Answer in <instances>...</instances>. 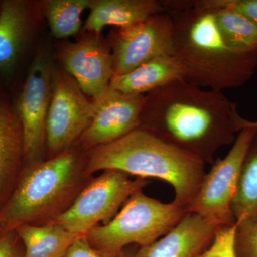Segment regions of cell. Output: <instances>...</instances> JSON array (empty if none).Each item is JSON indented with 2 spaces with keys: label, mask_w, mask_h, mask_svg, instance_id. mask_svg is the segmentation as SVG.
Wrapping results in <instances>:
<instances>
[{
  "label": "cell",
  "mask_w": 257,
  "mask_h": 257,
  "mask_svg": "<svg viewBox=\"0 0 257 257\" xmlns=\"http://www.w3.org/2000/svg\"><path fill=\"white\" fill-rule=\"evenodd\" d=\"M184 79V69L175 56H161L127 74L113 76L110 87L125 94L145 95Z\"/></svg>",
  "instance_id": "e0dca14e"
},
{
  "label": "cell",
  "mask_w": 257,
  "mask_h": 257,
  "mask_svg": "<svg viewBox=\"0 0 257 257\" xmlns=\"http://www.w3.org/2000/svg\"><path fill=\"white\" fill-rule=\"evenodd\" d=\"M95 106L73 77L55 68L46 121V143L52 157L67 151L90 126Z\"/></svg>",
  "instance_id": "9c48e42d"
},
{
  "label": "cell",
  "mask_w": 257,
  "mask_h": 257,
  "mask_svg": "<svg viewBox=\"0 0 257 257\" xmlns=\"http://www.w3.org/2000/svg\"><path fill=\"white\" fill-rule=\"evenodd\" d=\"M231 211L236 222L257 212V132L241 166Z\"/></svg>",
  "instance_id": "d6986e66"
},
{
  "label": "cell",
  "mask_w": 257,
  "mask_h": 257,
  "mask_svg": "<svg viewBox=\"0 0 257 257\" xmlns=\"http://www.w3.org/2000/svg\"><path fill=\"white\" fill-rule=\"evenodd\" d=\"M57 58L82 92L92 99L110 87L114 75L112 57L110 45L101 33L86 32L77 41L62 44Z\"/></svg>",
  "instance_id": "8fae6325"
},
{
  "label": "cell",
  "mask_w": 257,
  "mask_h": 257,
  "mask_svg": "<svg viewBox=\"0 0 257 257\" xmlns=\"http://www.w3.org/2000/svg\"><path fill=\"white\" fill-rule=\"evenodd\" d=\"M246 126H251V127L257 128V121H249V120L243 118L242 122H241V130L246 127Z\"/></svg>",
  "instance_id": "4316f807"
},
{
  "label": "cell",
  "mask_w": 257,
  "mask_h": 257,
  "mask_svg": "<svg viewBox=\"0 0 257 257\" xmlns=\"http://www.w3.org/2000/svg\"><path fill=\"white\" fill-rule=\"evenodd\" d=\"M109 45L113 76L127 74L156 57L174 55L173 20L169 13H162L127 28H116Z\"/></svg>",
  "instance_id": "30bf717a"
},
{
  "label": "cell",
  "mask_w": 257,
  "mask_h": 257,
  "mask_svg": "<svg viewBox=\"0 0 257 257\" xmlns=\"http://www.w3.org/2000/svg\"><path fill=\"white\" fill-rule=\"evenodd\" d=\"M212 10L219 28L231 47L240 52H257L256 22L231 10Z\"/></svg>",
  "instance_id": "44dd1931"
},
{
  "label": "cell",
  "mask_w": 257,
  "mask_h": 257,
  "mask_svg": "<svg viewBox=\"0 0 257 257\" xmlns=\"http://www.w3.org/2000/svg\"><path fill=\"white\" fill-rule=\"evenodd\" d=\"M78 173V157L68 150L26 165L0 209V235L21 225L53 220L75 190Z\"/></svg>",
  "instance_id": "277c9868"
},
{
  "label": "cell",
  "mask_w": 257,
  "mask_h": 257,
  "mask_svg": "<svg viewBox=\"0 0 257 257\" xmlns=\"http://www.w3.org/2000/svg\"><path fill=\"white\" fill-rule=\"evenodd\" d=\"M136 253L125 249L116 253L99 251L89 244L85 236H82L74 241L64 257H136Z\"/></svg>",
  "instance_id": "d4e9b609"
},
{
  "label": "cell",
  "mask_w": 257,
  "mask_h": 257,
  "mask_svg": "<svg viewBox=\"0 0 257 257\" xmlns=\"http://www.w3.org/2000/svg\"><path fill=\"white\" fill-rule=\"evenodd\" d=\"M235 249L237 257H257V212L236 221Z\"/></svg>",
  "instance_id": "7402d4cb"
},
{
  "label": "cell",
  "mask_w": 257,
  "mask_h": 257,
  "mask_svg": "<svg viewBox=\"0 0 257 257\" xmlns=\"http://www.w3.org/2000/svg\"><path fill=\"white\" fill-rule=\"evenodd\" d=\"M145 95L125 94L109 87L99 97L92 99L95 114L89 128L78 140L89 150L113 143L138 130Z\"/></svg>",
  "instance_id": "7c38bea8"
},
{
  "label": "cell",
  "mask_w": 257,
  "mask_h": 257,
  "mask_svg": "<svg viewBox=\"0 0 257 257\" xmlns=\"http://www.w3.org/2000/svg\"><path fill=\"white\" fill-rule=\"evenodd\" d=\"M236 224L218 230L209 246L197 257H237L235 249Z\"/></svg>",
  "instance_id": "603a6c76"
},
{
  "label": "cell",
  "mask_w": 257,
  "mask_h": 257,
  "mask_svg": "<svg viewBox=\"0 0 257 257\" xmlns=\"http://www.w3.org/2000/svg\"><path fill=\"white\" fill-rule=\"evenodd\" d=\"M222 226L187 211L168 233L155 242L140 247L136 257H197L209 246Z\"/></svg>",
  "instance_id": "4fadbf2b"
},
{
  "label": "cell",
  "mask_w": 257,
  "mask_h": 257,
  "mask_svg": "<svg viewBox=\"0 0 257 257\" xmlns=\"http://www.w3.org/2000/svg\"><path fill=\"white\" fill-rule=\"evenodd\" d=\"M84 30L101 33L107 26L127 28L152 15L166 13L163 1L158 0H92Z\"/></svg>",
  "instance_id": "2e32d148"
},
{
  "label": "cell",
  "mask_w": 257,
  "mask_h": 257,
  "mask_svg": "<svg viewBox=\"0 0 257 257\" xmlns=\"http://www.w3.org/2000/svg\"><path fill=\"white\" fill-rule=\"evenodd\" d=\"M257 128L246 126L239 132L233 146L223 159L214 161L187 211L215 221L221 226L236 224L231 211L241 166Z\"/></svg>",
  "instance_id": "52a82bcc"
},
{
  "label": "cell",
  "mask_w": 257,
  "mask_h": 257,
  "mask_svg": "<svg viewBox=\"0 0 257 257\" xmlns=\"http://www.w3.org/2000/svg\"><path fill=\"white\" fill-rule=\"evenodd\" d=\"M243 118L222 92L179 80L145 94L140 128L212 165L234 143Z\"/></svg>",
  "instance_id": "6da1fadb"
},
{
  "label": "cell",
  "mask_w": 257,
  "mask_h": 257,
  "mask_svg": "<svg viewBox=\"0 0 257 257\" xmlns=\"http://www.w3.org/2000/svg\"><path fill=\"white\" fill-rule=\"evenodd\" d=\"M202 8L231 10L257 23V0H194Z\"/></svg>",
  "instance_id": "cb8c5ba5"
},
{
  "label": "cell",
  "mask_w": 257,
  "mask_h": 257,
  "mask_svg": "<svg viewBox=\"0 0 257 257\" xmlns=\"http://www.w3.org/2000/svg\"><path fill=\"white\" fill-rule=\"evenodd\" d=\"M25 246L23 257H64L79 236L49 221L42 226L23 224L15 229Z\"/></svg>",
  "instance_id": "ac0fdd59"
},
{
  "label": "cell",
  "mask_w": 257,
  "mask_h": 257,
  "mask_svg": "<svg viewBox=\"0 0 257 257\" xmlns=\"http://www.w3.org/2000/svg\"><path fill=\"white\" fill-rule=\"evenodd\" d=\"M25 163L21 121L16 109L0 96V209L8 199Z\"/></svg>",
  "instance_id": "9a60e30c"
},
{
  "label": "cell",
  "mask_w": 257,
  "mask_h": 257,
  "mask_svg": "<svg viewBox=\"0 0 257 257\" xmlns=\"http://www.w3.org/2000/svg\"><path fill=\"white\" fill-rule=\"evenodd\" d=\"M203 161L139 128L126 136L94 147L87 153L84 173L118 170L140 178H157L175 189L174 202L188 207L206 175Z\"/></svg>",
  "instance_id": "3957f363"
},
{
  "label": "cell",
  "mask_w": 257,
  "mask_h": 257,
  "mask_svg": "<svg viewBox=\"0 0 257 257\" xmlns=\"http://www.w3.org/2000/svg\"><path fill=\"white\" fill-rule=\"evenodd\" d=\"M148 184L145 179H132L121 171H104L79 193L70 207L51 221L77 236H85L100 221L105 224L111 221L128 198Z\"/></svg>",
  "instance_id": "8992f818"
},
{
  "label": "cell",
  "mask_w": 257,
  "mask_h": 257,
  "mask_svg": "<svg viewBox=\"0 0 257 257\" xmlns=\"http://www.w3.org/2000/svg\"><path fill=\"white\" fill-rule=\"evenodd\" d=\"M92 0H48L44 2L43 12L52 36L68 38L82 28V14Z\"/></svg>",
  "instance_id": "ffe728a7"
},
{
  "label": "cell",
  "mask_w": 257,
  "mask_h": 257,
  "mask_svg": "<svg viewBox=\"0 0 257 257\" xmlns=\"http://www.w3.org/2000/svg\"><path fill=\"white\" fill-rule=\"evenodd\" d=\"M187 212L174 201L162 202L138 191L111 221L96 225L85 237L93 248L104 252H119L131 244L143 247L168 233Z\"/></svg>",
  "instance_id": "5b68a950"
},
{
  "label": "cell",
  "mask_w": 257,
  "mask_h": 257,
  "mask_svg": "<svg viewBox=\"0 0 257 257\" xmlns=\"http://www.w3.org/2000/svg\"><path fill=\"white\" fill-rule=\"evenodd\" d=\"M20 241L15 231L0 235V257H23Z\"/></svg>",
  "instance_id": "484cf974"
},
{
  "label": "cell",
  "mask_w": 257,
  "mask_h": 257,
  "mask_svg": "<svg viewBox=\"0 0 257 257\" xmlns=\"http://www.w3.org/2000/svg\"><path fill=\"white\" fill-rule=\"evenodd\" d=\"M33 20L30 2L0 3V73L10 74L14 69L31 35Z\"/></svg>",
  "instance_id": "5bb4252c"
},
{
  "label": "cell",
  "mask_w": 257,
  "mask_h": 257,
  "mask_svg": "<svg viewBox=\"0 0 257 257\" xmlns=\"http://www.w3.org/2000/svg\"><path fill=\"white\" fill-rule=\"evenodd\" d=\"M173 20L174 56L184 69V81L222 92L246 84L257 69V52H243L229 45L212 10L193 0H165Z\"/></svg>",
  "instance_id": "7a4b0ae2"
},
{
  "label": "cell",
  "mask_w": 257,
  "mask_h": 257,
  "mask_svg": "<svg viewBox=\"0 0 257 257\" xmlns=\"http://www.w3.org/2000/svg\"><path fill=\"white\" fill-rule=\"evenodd\" d=\"M55 69L50 50L46 46L40 48L19 96L15 109L23 127L26 165L41 161Z\"/></svg>",
  "instance_id": "ba28073f"
}]
</instances>
